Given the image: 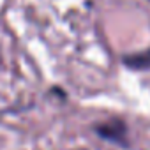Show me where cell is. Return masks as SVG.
Returning <instances> with one entry per match:
<instances>
[{
  "label": "cell",
  "mask_w": 150,
  "mask_h": 150,
  "mask_svg": "<svg viewBox=\"0 0 150 150\" xmlns=\"http://www.w3.org/2000/svg\"><path fill=\"white\" fill-rule=\"evenodd\" d=\"M124 64L129 69H136V71H145L150 69V48L141 51V53H132V55H125L124 57Z\"/></svg>",
  "instance_id": "7a4b0ae2"
},
{
  "label": "cell",
  "mask_w": 150,
  "mask_h": 150,
  "mask_svg": "<svg viewBox=\"0 0 150 150\" xmlns=\"http://www.w3.org/2000/svg\"><path fill=\"white\" fill-rule=\"evenodd\" d=\"M94 131L103 139H108V141L117 143L120 146H127V125L120 118H113L110 122L99 124L94 127Z\"/></svg>",
  "instance_id": "6da1fadb"
}]
</instances>
